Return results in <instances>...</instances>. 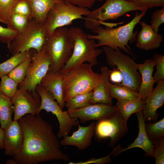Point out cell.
I'll list each match as a JSON object with an SVG mask.
<instances>
[{
    "instance_id": "6da1fadb",
    "label": "cell",
    "mask_w": 164,
    "mask_h": 164,
    "mask_svg": "<svg viewBox=\"0 0 164 164\" xmlns=\"http://www.w3.org/2000/svg\"><path fill=\"white\" fill-rule=\"evenodd\" d=\"M24 140L20 151L14 157L17 164H38L70 158L60 149V142L53 127L39 115L27 114L18 120Z\"/></svg>"
},
{
    "instance_id": "7a4b0ae2",
    "label": "cell",
    "mask_w": 164,
    "mask_h": 164,
    "mask_svg": "<svg viewBox=\"0 0 164 164\" xmlns=\"http://www.w3.org/2000/svg\"><path fill=\"white\" fill-rule=\"evenodd\" d=\"M146 11H142L140 13L137 12L130 22L118 27L106 26L104 28L100 26L93 31L95 35L87 34V37L97 40V47L107 46L113 49L118 48L132 54L128 44L135 39L136 33L134 32V29L145 15Z\"/></svg>"
},
{
    "instance_id": "3957f363",
    "label": "cell",
    "mask_w": 164,
    "mask_h": 164,
    "mask_svg": "<svg viewBox=\"0 0 164 164\" xmlns=\"http://www.w3.org/2000/svg\"><path fill=\"white\" fill-rule=\"evenodd\" d=\"M69 30L74 41L73 48L71 56L60 72L65 74L86 62L92 66L97 65V58L103 51L97 48L95 40L89 39L80 28L72 27Z\"/></svg>"
},
{
    "instance_id": "277c9868",
    "label": "cell",
    "mask_w": 164,
    "mask_h": 164,
    "mask_svg": "<svg viewBox=\"0 0 164 164\" xmlns=\"http://www.w3.org/2000/svg\"><path fill=\"white\" fill-rule=\"evenodd\" d=\"M92 67L88 63H84L63 74L65 102L75 95L93 91L98 84L101 74L94 72Z\"/></svg>"
},
{
    "instance_id": "5b68a950",
    "label": "cell",
    "mask_w": 164,
    "mask_h": 164,
    "mask_svg": "<svg viewBox=\"0 0 164 164\" xmlns=\"http://www.w3.org/2000/svg\"><path fill=\"white\" fill-rule=\"evenodd\" d=\"M73 47V40L66 27L57 28L47 35L43 48L50 60L49 70L53 72L60 70L71 56Z\"/></svg>"
},
{
    "instance_id": "8992f818",
    "label": "cell",
    "mask_w": 164,
    "mask_h": 164,
    "mask_svg": "<svg viewBox=\"0 0 164 164\" xmlns=\"http://www.w3.org/2000/svg\"><path fill=\"white\" fill-rule=\"evenodd\" d=\"M147 10L127 0H106L101 7L90 11L84 19V26L93 31L106 21L116 20L130 12Z\"/></svg>"
},
{
    "instance_id": "52a82bcc",
    "label": "cell",
    "mask_w": 164,
    "mask_h": 164,
    "mask_svg": "<svg viewBox=\"0 0 164 164\" xmlns=\"http://www.w3.org/2000/svg\"><path fill=\"white\" fill-rule=\"evenodd\" d=\"M102 50L107 64L111 67H117L123 76V81L118 85L138 92L141 82L140 75L137 68L138 63L130 57L122 53L119 48L113 49L103 46Z\"/></svg>"
},
{
    "instance_id": "ba28073f",
    "label": "cell",
    "mask_w": 164,
    "mask_h": 164,
    "mask_svg": "<svg viewBox=\"0 0 164 164\" xmlns=\"http://www.w3.org/2000/svg\"><path fill=\"white\" fill-rule=\"evenodd\" d=\"M47 35L43 24L32 18L25 30L19 34L7 48L12 56L32 49L39 52L45 45Z\"/></svg>"
},
{
    "instance_id": "9c48e42d",
    "label": "cell",
    "mask_w": 164,
    "mask_h": 164,
    "mask_svg": "<svg viewBox=\"0 0 164 164\" xmlns=\"http://www.w3.org/2000/svg\"><path fill=\"white\" fill-rule=\"evenodd\" d=\"M88 9L63 2L56 3L49 12L43 24L47 35L59 28L66 27L75 20L84 19L90 12Z\"/></svg>"
},
{
    "instance_id": "30bf717a",
    "label": "cell",
    "mask_w": 164,
    "mask_h": 164,
    "mask_svg": "<svg viewBox=\"0 0 164 164\" xmlns=\"http://www.w3.org/2000/svg\"><path fill=\"white\" fill-rule=\"evenodd\" d=\"M41 100V111L44 110L55 115L59 124V130L57 136L58 138L68 135L73 126L77 125V118L71 117L67 111H63L52 95L39 84L36 88Z\"/></svg>"
},
{
    "instance_id": "8fae6325",
    "label": "cell",
    "mask_w": 164,
    "mask_h": 164,
    "mask_svg": "<svg viewBox=\"0 0 164 164\" xmlns=\"http://www.w3.org/2000/svg\"><path fill=\"white\" fill-rule=\"evenodd\" d=\"M32 61L28 68L26 75L24 80L19 84V88L36 91V86L41 81L48 72L51 61L44 50L39 52L32 53Z\"/></svg>"
},
{
    "instance_id": "7c38bea8",
    "label": "cell",
    "mask_w": 164,
    "mask_h": 164,
    "mask_svg": "<svg viewBox=\"0 0 164 164\" xmlns=\"http://www.w3.org/2000/svg\"><path fill=\"white\" fill-rule=\"evenodd\" d=\"M11 99L14 113L13 120L18 121L26 115H36L40 112L41 98L36 91L19 88Z\"/></svg>"
},
{
    "instance_id": "4fadbf2b",
    "label": "cell",
    "mask_w": 164,
    "mask_h": 164,
    "mask_svg": "<svg viewBox=\"0 0 164 164\" xmlns=\"http://www.w3.org/2000/svg\"><path fill=\"white\" fill-rule=\"evenodd\" d=\"M128 130L127 124L118 111L111 117L98 121L95 125L94 133L98 140L109 138V145L113 146Z\"/></svg>"
},
{
    "instance_id": "5bb4252c",
    "label": "cell",
    "mask_w": 164,
    "mask_h": 164,
    "mask_svg": "<svg viewBox=\"0 0 164 164\" xmlns=\"http://www.w3.org/2000/svg\"><path fill=\"white\" fill-rule=\"evenodd\" d=\"M70 116L78 118L82 123L91 120L99 121L112 116L118 111L116 106L102 103L91 104L84 107L67 110Z\"/></svg>"
},
{
    "instance_id": "9a60e30c",
    "label": "cell",
    "mask_w": 164,
    "mask_h": 164,
    "mask_svg": "<svg viewBox=\"0 0 164 164\" xmlns=\"http://www.w3.org/2000/svg\"><path fill=\"white\" fill-rule=\"evenodd\" d=\"M4 130V153L13 157L22 147L24 135L22 129L18 121L13 120Z\"/></svg>"
},
{
    "instance_id": "2e32d148",
    "label": "cell",
    "mask_w": 164,
    "mask_h": 164,
    "mask_svg": "<svg viewBox=\"0 0 164 164\" xmlns=\"http://www.w3.org/2000/svg\"><path fill=\"white\" fill-rule=\"evenodd\" d=\"M144 101L142 112L145 122L155 121L158 116L157 110L164 104V80L157 83L155 87Z\"/></svg>"
},
{
    "instance_id": "e0dca14e",
    "label": "cell",
    "mask_w": 164,
    "mask_h": 164,
    "mask_svg": "<svg viewBox=\"0 0 164 164\" xmlns=\"http://www.w3.org/2000/svg\"><path fill=\"white\" fill-rule=\"evenodd\" d=\"M78 129L73 132L71 135L63 137L60 142L61 145H72L83 151L87 149L91 145L92 138L94 134L95 124L91 123L86 126L80 125L78 122Z\"/></svg>"
},
{
    "instance_id": "ac0fdd59",
    "label": "cell",
    "mask_w": 164,
    "mask_h": 164,
    "mask_svg": "<svg viewBox=\"0 0 164 164\" xmlns=\"http://www.w3.org/2000/svg\"><path fill=\"white\" fill-rule=\"evenodd\" d=\"M138 122V136L134 141L127 147L124 148H119L113 154L115 155L135 148L142 149L145 152L146 156L153 157L154 149V144L149 138L145 129V122L143 118L142 111L136 113Z\"/></svg>"
},
{
    "instance_id": "d6986e66",
    "label": "cell",
    "mask_w": 164,
    "mask_h": 164,
    "mask_svg": "<svg viewBox=\"0 0 164 164\" xmlns=\"http://www.w3.org/2000/svg\"><path fill=\"white\" fill-rule=\"evenodd\" d=\"M63 77L64 74L60 70L53 72L49 70L40 84L51 94L62 109L65 104L63 94Z\"/></svg>"
},
{
    "instance_id": "ffe728a7",
    "label": "cell",
    "mask_w": 164,
    "mask_h": 164,
    "mask_svg": "<svg viewBox=\"0 0 164 164\" xmlns=\"http://www.w3.org/2000/svg\"><path fill=\"white\" fill-rule=\"evenodd\" d=\"M141 26L137 36L135 46L139 49L149 50L158 48L162 42V35L154 31L151 25L142 21Z\"/></svg>"
},
{
    "instance_id": "44dd1931",
    "label": "cell",
    "mask_w": 164,
    "mask_h": 164,
    "mask_svg": "<svg viewBox=\"0 0 164 164\" xmlns=\"http://www.w3.org/2000/svg\"><path fill=\"white\" fill-rule=\"evenodd\" d=\"M155 67V63L152 59H147L144 63L138 64L137 68L141 77V83L138 92L140 99L144 101L154 89L155 82L153 73Z\"/></svg>"
},
{
    "instance_id": "7402d4cb",
    "label": "cell",
    "mask_w": 164,
    "mask_h": 164,
    "mask_svg": "<svg viewBox=\"0 0 164 164\" xmlns=\"http://www.w3.org/2000/svg\"><path fill=\"white\" fill-rule=\"evenodd\" d=\"M101 78L97 86L93 91L91 104L102 103L112 105V99L109 89V70L106 66L101 68Z\"/></svg>"
},
{
    "instance_id": "603a6c76",
    "label": "cell",
    "mask_w": 164,
    "mask_h": 164,
    "mask_svg": "<svg viewBox=\"0 0 164 164\" xmlns=\"http://www.w3.org/2000/svg\"><path fill=\"white\" fill-rule=\"evenodd\" d=\"M31 6L32 18L43 24L50 11L60 0H28Z\"/></svg>"
},
{
    "instance_id": "cb8c5ba5",
    "label": "cell",
    "mask_w": 164,
    "mask_h": 164,
    "mask_svg": "<svg viewBox=\"0 0 164 164\" xmlns=\"http://www.w3.org/2000/svg\"><path fill=\"white\" fill-rule=\"evenodd\" d=\"M145 104L141 99L135 100H117L116 107L125 122L127 124L131 115L142 111Z\"/></svg>"
},
{
    "instance_id": "d4e9b609",
    "label": "cell",
    "mask_w": 164,
    "mask_h": 164,
    "mask_svg": "<svg viewBox=\"0 0 164 164\" xmlns=\"http://www.w3.org/2000/svg\"><path fill=\"white\" fill-rule=\"evenodd\" d=\"M13 112L11 98L5 95L0 90V124L4 129L11 123Z\"/></svg>"
},
{
    "instance_id": "484cf974",
    "label": "cell",
    "mask_w": 164,
    "mask_h": 164,
    "mask_svg": "<svg viewBox=\"0 0 164 164\" xmlns=\"http://www.w3.org/2000/svg\"><path fill=\"white\" fill-rule=\"evenodd\" d=\"M110 95L117 100H135L141 99L138 92L124 86L108 83Z\"/></svg>"
},
{
    "instance_id": "4316f807",
    "label": "cell",
    "mask_w": 164,
    "mask_h": 164,
    "mask_svg": "<svg viewBox=\"0 0 164 164\" xmlns=\"http://www.w3.org/2000/svg\"><path fill=\"white\" fill-rule=\"evenodd\" d=\"M31 50L19 53L12 56L4 62L0 63V78L8 75L16 67L31 55Z\"/></svg>"
},
{
    "instance_id": "83f0119b",
    "label": "cell",
    "mask_w": 164,
    "mask_h": 164,
    "mask_svg": "<svg viewBox=\"0 0 164 164\" xmlns=\"http://www.w3.org/2000/svg\"><path fill=\"white\" fill-rule=\"evenodd\" d=\"M93 91L75 95L65 102L67 110L81 108L91 104Z\"/></svg>"
},
{
    "instance_id": "f1b7e54d",
    "label": "cell",
    "mask_w": 164,
    "mask_h": 164,
    "mask_svg": "<svg viewBox=\"0 0 164 164\" xmlns=\"http://www.w3.org/2000/svg\"><path fill=\"white\" fill-rule=\"evenodd\" d=\"M147 134L154 144L157 140L164 137V118L153 123L145 124Z\"/></svg>"
},
{
    "instance_id": "f546056e",
    "label": "cell",
    "mask_w": 164,
    "mask_h": 164,
    "mask_svg": "<svg viewBox=\"0 0 164 164\" xmlns=\"http://www.w3.org/2000/svg\"><path fill=\"white\" fill-rule=\"evenodd\" d=\"M31 61V55L8 74V76L18 84L21 83L24 80L26 75Z\"/></svg>"
},
{
    "instance_id": "4dcf8cb0",
    "label": "cell",
    "mask_w": 164,
    "mask_h": 164,
    "mask_svg": "<svg viewBox=\"0 0 164 164\" xmlns=\"http://www.w3.org/2000/svg\"><path fill=\"white\" fill-rule=\"evenodd\" d=\"M29 20L24 15L12 13L10 16L9 24L7 26L19 34L26 29Z\"/></svg>"
},
{
    "instance_id": "1f68e13d",
    "label": "cell",
    "mask_w": 164,
    "mask_h": 164,
    "mask_svg": "<svg viewBox=\"0 0 164 164\" xmlns=\"http://www.w3.org/2000/svg\"><path fill=\"white\" fill-rule=\"evenodd\" d=\"M0 78L1 80L0 83V90L5 95L12 98L18 89L17 86L19 84L8 75Z\"/></svg>"
},
{
    "instance_id": "d6a6232c",
    "label": "cell",
    "mask_w": 164,
    "mask_h": 164,
    "mask_svg": "<svg viewBox=\"0 0 164 164\" xmlns=\"http://www.w3.org/2000/svg\"><path fill=\"white\" fill-rule=\"evenodd\" d=\"M17 0H0V22L8 26L12 10Z\"/></svg>"
},
{
    "instance_id": "836d02e7",
    "label": "cell",
    "mask_w": 164,
    "mask_h": 164,
    "mask_svg": "<svg viewBox=\"0 0 164 164\" xmlns=\"http://www.w3.org/2000/svg\"><path fill=\"white\" fill-rule=\"evenodd\" d=\"M12 13L19 14L26 16L29 19H32V10L28 0H17L12 10Z\"/></svg>"
},
{
    "instance_id": "e575fe53",
    "label": "cell",
    "mask_w": 164,
    "mask_h": 164,
    "mask_svg": "<svg viewBox=\"0 0 164 164\" xmlns=\"http://www.w3.org/2000/svg\"><path fill=\"white\" fill-rule=\"evenodd\" d=\"M155 66L156 67L153 77L155 83L164 80V55L162 54L155 53L153 56Z\"/></svg>"
},
{
    "instance_id": "d590c367",
    "label": "cell",
    "mask_w": 164,
    "mask_h": 164,
    "mask_svg": "<svg viewBox=\"0 0 164 164\" xmlns=\"http://www.w3.org/2000/svg\"><path fill=\"white\" fill-rule=\"evenodd\" d=\"M155 164L164 163V138H161L154 143L153 156Z\"/></svg>"
},
{
    "instance_id": "8d00e7d4",
    "label": "cell",
    "mask_w": 164,
    "mask_h": 164,
    "mask_svg": "<svg viewBox=\"0 0 164 164\" xmlns=\"http://www.w3.org/2000/svg\"><path fill=\"white\" fill-rule=\"evenodd\" d=\"M19 33L9 27L0 25V43L6 44L8 46Z\"/></svg>"
},
{
    "instance_id": "74e56055",
    "label": "cell",
    "mask_w": 164,
    "mask_h": 164,
    "mask_svg": "<svg viewBox=\"0 0 164 164\" xmlns=\"http://www.w3.org/2000/svg\"><path fill=\"white\" fill-rule=\"evenodd\" d=\"M140 7L147 10L155 7H164V0H127Z\"/></svg>"
},
{
    "instance_id": "f35d334b",
    "label": "cell",
    "mask_w": 164,
    "mask_h": 164,
    "mask_svg": "<svg viewBox=\"0 0 164 164\" xmlns=\"http://www.w3.org/2000/svg\"><path fill=\"white\" fill-rule=\"evenodd\" d=\"M164 23V7L156 10L151 17V25L156 32H158L160 26Z\"/></svg>"
},
{
    "instance_id": "ab89813d",
    "label": "cell",
    "mask_w": 164,
    "mask_h": 164,
    "mask_svg": "<svg viewBox=\"0 0 164 164\" xmlns=\"http://www.w3.org/2000/svg\"><path fill=\"white\" fill-rule=\"evenodd\" d=\"M120 146H117L114 148L113 151L109 155L104 157L98 158H92L85 161H80L77 162H70L69 164H104L108 163L111 161V155L119 148Z\"/></svg>"
},
{
    "instance_id": "60d3db41",
    "label": "cell",
    "mask_w": 164,
    "mask_h": 164,
    "mask_svg": "<svg viewBox=\"0 0 164 164\" xmlns=\"http://www.w3.org/2000/svg\"><path fill=\"white\" fill-rule=\"evenodd\" d=\"M109 81L114 84L119 85L123 81V76L120 71L116 67L109 70Z\"/></svg>"
},
{
    "instance_id": "b9f144b4",
    "label": "cell",
    "mask_w": 164,
    "mask_h": 164,
    "mask_svg": "<svg viewBox=\"0 0 164 164\" xmlns=\"http://www.w3.org/2000/svg\"><path fill=\"white\" fill-rule=\"evenodd\" d=\"M79 7L88 9L94 4L95 0H60Z\"/></svg>"
},
{
    "instance_id": "7bdbcfd3",
    "label": "cell",
    "mask_w": 164,
    "mask_h": 164,
    "mask_svg": "<svg viewBox=\"0 0 164 164\" xmlns=\"http://www.w3.org/2000/svg\"><path fill=\"white\" fill-rule=\"evenodd\" d=\"M4 138V130L0 127V150L3 149V141Z\"/></svg>"
},
{
    "instance_id": "ee69618b",
    "label": "cell",
    "mask_w": 164,
    "mask_h": 164,
    "mask_svg": "<svg viewBox=\"0 0 164 164\" xmlns=\"http://www.w3.org/2000/svg\"><path fill=\"white\" fill-rule=\"evenodd\" d=\"M7 164H17L15 160L13 159H9L6 162Z\"/></svg>"
},
{
    "instance_id": "f6af8a7d",
    "label": "cell",
    "mask_w": 164,
    "mask_h": 164,
    "mask_svg": "<svg viewBox=\"0 0 164 164\" xmlns=\"http://www.w3.org/2000/svg\"><path fill=\"white\" fill-rule=\"evenodd\" d=\"M95 0L100 1V2H101V1H104V0Z\"/></svg>"
},
{
    "instance_id": "bcb514c9",
    "label": "cell",
    "mask_w": 164,
    "mask_h": 164,
    "mask_svg": "<svg viewBox=\"0 0 164 164\" xmlns=\"http://www.w3.org/2000/svg\"><path fill=\"white\" fill-rule=\"evenodd\" d=\"M1 54H0V57H1Z\"/></svg>"
}]
</instances>
